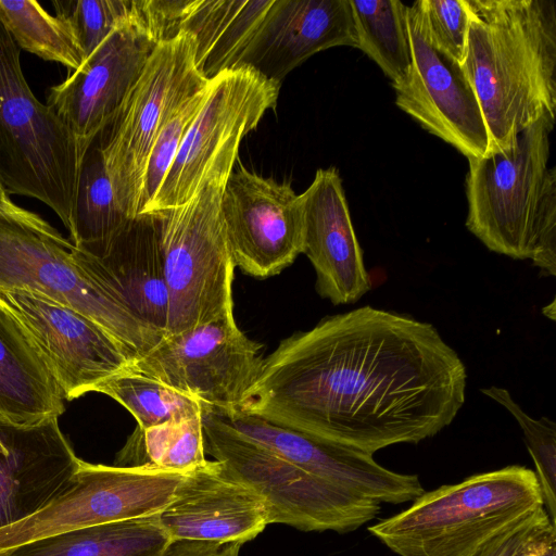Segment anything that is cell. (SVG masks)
<instances>
[{
	"mask_svg": "<svg viewBox=\"0 0 556 556\" xmlns=\"http://www.w3.org/2000/svg\"><path fill=\"white\" fill-rule=\"evenodd\" d=\"M62 391L15 323L0 311V421L33 427L64 413Z\"/></svg>",
	"mask_w": 556,
	"mask_h": 556,
	"instance_id": "603a6c76",
	"label": "cell"
},
{
	"mask_svg": "<svg viewBox=\"0 0 556 556\" xmlns=\"http://www.w3.org/2000/svg\"><path fill=\"white\" fill-rule=\"evenodd\" d=\"M261 345L238 327L233 311L165 334L131 368L222 413L238 410L263 365Z\"/></svg>",
	"mask_w": 556,
	"mask_h": 556,
	"instance_id": "7c38bea8",
	"label": "cell"
},
{
	"mask_svg": "<svg viewBox=\"0 0 556 556\" xmlns=\"http://www.w3.org/2000/svg\"><path fill=\"white\" fill-rule=\"evenodd\" d=\"M185 473L80 459L70 480L41 509L0 529V555L65 531L155 515L170 502Z\"/></svg>",
	"mask_w": 556,
	"mask_h": 556,
	"instance_id": "8fae6325",
	"label": "cell"
},
{
	"mask_svg": "<svg viewBox=\"0 0 556 556\" xmlns=\"http://www.w3.org/2000/svg\"><path fill=\"white\" fill-rule=\"evenodd\" d=\"M169 540L155 514L65 531L0 556H160Z\"/></svg>",
	"mask_w": 556,
	"mask_h": 556,
	"instance_id": "d4e9b609",
	"label": "cell"
},
{
	"mask_svg": "<svg viewBox=\"0 0 556 556\" xmlns=\"http://www.w3.org/2000/svg\"><path fill=\"white\" fill-rule=\"evenodd\" d=\"M79 462L59 418L33 427L0 421V529L41 509Z\"/></svg>",
	"mask_w": 556,
	"mask_h": 556,
	"instance_id": "7402d4cb",
	"label": "cell"
},
{
	"mask_svg": "<svg viewBox=\"0 0 556 556\" xmlns=\"http://www.w3.org/2000/svg\"><path fill=\"white\" fill-rule=\"evenodd\" d=\"M462 66L478 98L489 151L510 147L544 114L556 113V5L553 0H466Z\"/></svg>",
	"mask_w": 556,
	"mask_h": 556,
	"instance_id": "7a4b0ae2",
	"label": "cell"
},
{
	"mask_svg": "<svg viewBox=\"0 0 556 556\" xmlns=\"http://www.w3.org/2000/svg\"><path fill=\"white\" fill-rule=\"evenodd\" d=\"M546 513L544 508L518 521L481 545L469 556H513L532 527Z\"/></svg>",
	"mask_w": 556,
	"mask_h": 556,
	"instance_id": "836d02e7",
	"label": "cell"
},
{
	"mask_svg": "<svg viewBox=\"0 0 556 556\" xmlns=\"http://www.w3.org/2000/svg\"><path fill=\"white\" fill-rule=\"evenodd\" d=\"M0 23L21 50L72 72L84 62L83 51L67 23L35 0H0Z\"/></svg>",
	"mask_w": 556,
	"mask_h": 556,
	"instance_id": "83f0119b",
	"label": "cell"
},
{
	"mask_svg": "<svg viewBox=\"0 0 556 556\" xmlns=\"http://www.w3.org/2000/svg\"><path fill=\"white\" fill-rule=\"evenodd\" d=\"M242 545L238 541L173 539L160 556H239Z\"/></svg>",
	"mask_w": 556,
	"mask_h": 556,
	"instance_id": "e575fe53",
	"label": "cell"
},
{
	"mask_svg": "<svg viewBox=\"0 0 556 556\" xmlns=\"http://www.w3.org/2000/svg\"><path fill=\"white\" fill-rule=\"evenodd\" d=\"M77 250L87 268L134 315L166 334L168 292L157 213L139 214L101 245Z\"/></svg>",
	"mask_w": 556,
	"mask_h": 556,
	"instance_id": "44dd1931",
	"label": "cell"
},
{
	"mask_svg": "<svg viewBox=\"0 0 556 556\" xmlns=\"http://www.w3.org/2000/svg\"><path fill=\"white\" fill-rule=\"evenodd\" d=\"M10 317L72 401L131 368L136 361L121 342L81 313L42 295L0 292Z\"/></svg>",
	"mask_w": 556,
	"mask_h": 556,
	"instance_id": "4fadbf2b",
	"label": "cell"
},
{
	"mask_svg": "<svg viewBox=\"0 0 556 556\" xmlns=\"http://www.w3.org/2000/svg\"><path fill=\"white\" fill-rule=\"evenodd\" d=\"M201 414L148 429L136 427L117 453L114 466H147L185 473L204 465L207 459Z\"/></svg>",
	"mask_w": 556,
	"mask_h": 556,
	"instance_id": "484cf974",
	"label": "cell"
},
{
	"mask_svg": "<svg viewBox=\"0 0 556 556\" xmlns=\"http://www.w3.org/2000/svg\"><path fill=\"white\" fill-rule=\"evenodd\" d=\"M555 116L542 115L504 150L468 160L467 229L490 251L531 260L556 275V168L549 166Z\"/></svg>",
	"mask_w": 556,
	"mask_h": 556,
	"instance_id": "3957f363",
	"label": "cell"
},
{
	"mask_svg": "<svg viewBox=\"0 0 556 556\" xmlns=\"http://www.w3.org/2000/svg\"><path fill=\"white\" fill-rule=\"evenodd\" d=\"M193 52V38L185 31L159 42L115 118L91 141L128 219L139 214L148 157L166 118L184 98L208 83L197 72Z\"/></svg>",
	"mask_w": 556,
	"mask_h": 556,
	"instance_id": "9c48e42d",
	"label": "cell"
},
{
	"mask_svg": "<svg viewBox=\"0 0 556 556\" xmlns=\"http://www.w3.org/2000/svg\"><path fill=\"white\" fill-rule=\"evenodd\" d=\"M280 86L249 66L215 77L146 214L182 205L208 179L229 177L243 137L258 126L268 110L275 109Z\"/></svg>",
	"mask_w": 556,
	"mask_h": 556,
	"instance_id": "30bf717a",
	"label": "cell"
},
{
	"mask_svg": "<svg viewBox=\"0 0 556 556\" xmlns=\"http://www.w3.org/2000/svg\"><path fill=\"white\" fill-rule=\"evenodd\" d=\"M432 43L462 63L468 33L466 0H419Z\"/></svg>",
	"mask_w": 556,
	"mask_h": 556,
	"instance_id": "d6a6232c",
	"label": "cell"
},
{
	"mask_svg": "<svg viewBox=\"0 0 556 556\" xmlns=\"http://www.w3.org/2000/svg\"><path fill=\"white\" fill-rule=\"evenodd\" d=\"M466 386L432 324L365 305L283 339L238 410L374 456L450 426Z\"/></svg>",
	"mask_w": 556,
	"mask_h": 556,
	"instance_id": "6da1fadb",
	"label": "cell"
},
{
	"mask_svg": "<svg viewBox=\"0 0 556 556\" xmlns=\"http://www.w3.org/2000/svg\"><path fill=\"white\" fill-rule=\"evenodd\" d=\"M480 392L506 408L520 426L527 448L535 466L544 509L556 526V425L553 420L529 416L511 397L508 390L498 387L480 389Z\"/></svg>",
	"mask_w": 556,
	"mask_h": 556,
	"instance_id": "f546056e",
	"label": "cell"
},
{
	"mask_svg": "<svg viewBox=\"0 0 556 556\" xmlns=\"http://www.w3.org/2000/svg\"><path fill=\"white\" fill-rule=\"evenodd\" d=\"M513 556H556V526L545 513Z\"/></svg>",
	"mask_w": 556,
	"mask_h": 556,
	"instance_id": "d590c367",
	"label": "cell"
},
{
	"mask_svg": "<svg viewBox=\"0 0 556 556\" xmlns=\"http://www.w3.org/2000/svg\"><path fill=\"white\" fill-rule=\"evenodd\" d=\"M338 46L358 47L350 0H273L238 66L281 85L313 54Z\"/></svg>",
	"mask_w": 556,
	"mask_h": 556,
	"instance_id": "d6986e66",
	"label": "cell"
},
{
	"mask_svg": "<svg viewBox=\"0 0 556 556\" xmlns=\"http://www.w3.org/2000/svg\"><path fill=\"white\" fill-rule=\"evenodd\" d=\"M42 295L90 318L136 359L165 336L134 315L84 264L76 247L47 220L0 219V292Z\"/></svg>",
	"mask_w": 556,
	"mask_h": 556,
	"instance_id": "8992f818",
	"label": "cell"
},
{
	"mask_svg": "<svg viewBox=\"0 0 556 556\" xmlns=\"http://www.w3.org/2000/svg\"><path fill=\"white\" fill-rule=\"evenodd\" d=\"M170 540L238 541L256 538L268 522L265 501L227 476L217 460L186 472L170 502L156 514Z\"/></svg>",
	"mask_w": 556,
	"mask_h": 556,
	"instance_id": "ffe728a7",
	"label": "cell"
},
{
	"mask_svg": "<svg viewBox=\"0 0 556 556\" xmlns=\"http://www.w3.org/2000/svg\"><path fill=\"white\" fill-rule=\"evenodd\" d=\"M220 210L233 264L247 275H278L303 252L302 202L290 182L239 164L226 181Z\"/></svg>",
	"mask_w": 556,
	"mask_h": 556,
	"instance_id": "9a60e30c",
	"label": "cell"
},
{
	"mask_svg": "<svg viewBox=\"0 0 556 556\" xmlns=\"http://www.w3.org/2000/svg\"><path fill=\"white\" fill-rule=\"evenodd\" d=\"M412 64L392 85L395 104L467 159L489 152L485 121L462 63L430 40L420 2L407 5Z\"/></svg>",
	"mask_w": 556,
	"mask_h": 556,
	"instance_id": "5bb4252c",
	"label": "cell"
},
{
	"mask_svg": "<svg viewBox=\"0 0 556 556\" xmlns=\"http://www.w3.org/2000/svg\"><path fill=\"white\" fill-rule=\"evenodd\" d=\"M358 49L400 83L412 64L407 5L399 0H350Z\"/></svg>",
	"mask_w": 556,
	"mask_h": 556,
	"instance_id": "4316f807",
	"label": "cell"
},
{
	"mask_svg": "<svg viewBox=\"0 0 556 556\" xmlns=\"http://www.w3.org/2000/svg\"><path fill=\"white\" fill-rule=\"evenodd\" d=\"M94 392L103 393L124 406L148 429L202 413V403L132 368L101 382Z\"/></svg>",
	"mask_w": 556,
	"mask_h": 556,
	"instance_id": "f1b7e54d",
	"label": "cell"
},
{
	"mask_svg": "<svg viewBox=\"0 0 556 556\" xmlns=\"http://www.w3.org/2000/svg\"><path fill=\"white\" fill-rule=\"evenodd\" d=\"M201 416L205 454L263 497L269 523L346 533L380 511L379 503L321 480L244 437L214 408L202 404Z\"/></svg>",
	"mask_w": 556,
	"mask_h": 556,
	"instance_id": "52a82bcc",
	"label": "cell"
},
{
	"mask_svg": "<svg viewBox=\"0 0 556 556\" xmlns=\"http://www.w3.org/2000/svg\"><path fill=\"white\" fill-rule=\"evenodd\" d=\"M0 219L18 220L30 224H40L46 222L41 216L27 211L15 204L5 188L0 182Z\"/></svg>",
	"mask_w": 556,
	"mask_h": 556,
	"instance_id": "8d00e7d4",
	"label": "cell"
},
{
	"mask_svg": "<svg viewBox=\"0 0 556 556\" xmlns=\"http://www.w3.org/2000/svg\"><path fill=\"white\" fill-rule=\"evenodd\" d=\"M542 508L535 472L511 465L424 492L368 530L399 556H469Z\"/></svg>",
	"mask_w": 556,
	"mask_h": 556,
	"instance_id": "277c9868",
	"label": "cell"
},
{
	"mask_svg": "<svg viewBox=\"0 0 556 556\" xmlns=\"http://www.w3.org/2000/svg\"><path fill=\"white\" fill-rule=\"evenodd\" d=\"M20 56L0 23V182L50 207L71 236L83 155L70 127L31 91Z\"/></svg>",
	"mask_w": 556,
	"mask_h": 556,
	"instance_id": "5b68a950",
	"label": "cell"
},
{
	"mask_svg": "<svg viewBox=\"0 0 556 556\" xmlns=\"http://www.w3.org/2000/svg\"><path fill=\"white\" fill-rule=\"evenodd\" d=\"M228 178L213 177L185 204L157 213L168 292L166 334L233 311L236 266L220 210Z\"/></svg>",
	"mask_w": 556,
	"mask_h": 556,
	"instance_id": "ba28073f",
	"label": "cell"
},
{
	"mask_svg": "<svg viewBox=\"0 0 556 556\" xmlns=\"http://www.w3.org/2000/svg\"><path fill=\"white\" fill-rule=\"evenodd\" d=\"M211 83L184 98L170 112L155 138L147 162L139 214L150 210L187 130L208 97Z\"/></svg>",
	"mask_w": 556,
	"mask_h": 556,
	"instance_id": "4dcf8cb0",
	"label": "cell"
},
{
	"mask_svg": "<svg viewBox=\"0 0 556 556\" xmlns=\"http://www.w3.org/2000/svg\"><path fill=\"white\" fill-rule=\"evenodd\" d=\"M218 414L238 432L304 471L379 504L414 501L425 492L418 476L387 469L372 455L318 440L240 410Z\"/></svg>",
	"mask_w": 556,
	"mask_h": 556,
	"instance_id": "e0dca14e",
	"label": "cell"
},
{
	"mask_svg": "<svg viewBox=\"0 0 556 556\" xmlns=\"http://www.w3.org/2000/svg\"><path fill=\"white\" fill-rule=\"evenodd\" d=\"M273 0H187L178 33L192 36L197 72L211 81L238 66Z\"/></svg>",
	"mask_w": 556,
	"mask_h": 556,
	"instance_id": "cb8c5ba5",
	"label": "cell"
},
{
	"mask_svg": "<svg viewBox=\"0 0 556 556\" xmlns=\"http://www.w3.org/2000/svg\"><path fill=\"white\" fill-rule=\"evenodd\" d=\"M56 16L72 29L84 61L116 28L138 15V0H54Z\"/></svg>",
	"mask_w": 556,
	"mask_h": 556,
	"instance_id": "1f68e13d",
	"label": "cell"
},
{
	"mask_svg": "<svg viewBox=\"0 0 556 556\" xmlns=\"http://www.w3.org/2000/svg\"><path fill=\"white\" fill-rule=\"evenodd\" d=\"M300 197L302 253L314 267L317 293L333 305L356 303L371 285L337 168L317 169Z\"/></svg>",
	"mask_w": 556,
	"mask_h": 556,
	"instance_id": "ac0fdd59",
	"label": "cell"
},
{
	"mask_svg": "<svg viewBox=\"0 0 556 556\" xmlns=\"http://www.w3.org/2000/svg\"><path fill=\"white\" fill-rule=\"evenodd\" d=\"M157 43L141 18L138 0L132 21L116 28L78 70L50 87L47 104L70 127L81 155L115 118Z\"/></svg>",
	"mask_w": 556,
	"mask_h": 556,
	"instance_id": "2e32d148",
	"label": "cell"
},
{
	"mask_svg": "<svg viewBox=\"0 0 556 556\" xmlns=\"http://www.w3.org/2000/svg\"><path fill=\"white\" fill-rule=\"evenodd\" d=\"M548 312H551V316L555 319V301H552L551 306L543 307V313L547 316Z\"/></svg>",
	"mask_w": 556,
	"mask_h": 556,
	"instance_id": "74e56055",
	"label": "cell"
}]
</instances>
